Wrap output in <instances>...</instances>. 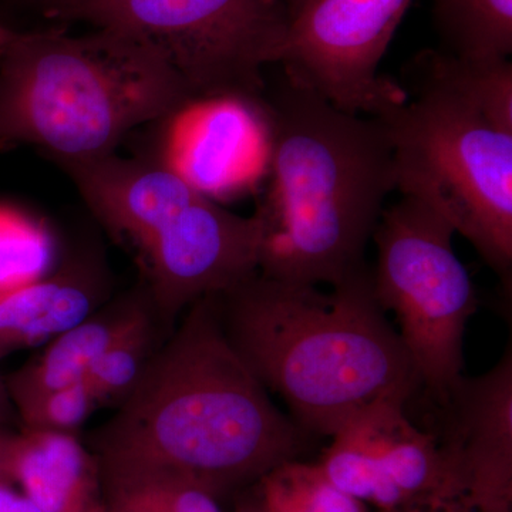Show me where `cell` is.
Masks as SVG:
<instances>
[{"label":"cell","mask_w":512,"mask_h":512,"mask_svg":"<svg viewBox=\"0 0 512 512\" xmlns=\"http://www.w3.org/2000/svg\"><path fill=\"white\" fill-rule=\"evenodd\" d=\"M116 409L90 434L101 478L167 474L220 498L298 460L305 443L229 345L212 295L184 312Z\"/></svg>","instance_id":"1"},{"label":"cell","mask_w":512,"mask_h":512,"mask_svg":"<svg viewBox=\"0 0 512 512\" xmlns=\"http://www.w3.org/2000/svg\"><path fill=\"white\" fill-rule=\"evenodd\" d=\"M212 299L229 345L303 431L335 436L380 404H407L421 387L367 265L330 292L258 271Z\"/></svg>","instance_id":"2"},{"label":"cell","mask_w":512,"mask_h":512,"mask_svg":"<svg viewBox=\"0 0 512 512\" xmlns=\"http://www.w3.org/2000/svg\"><path fill=\"white\" fill-rule=\"evenodd\" d=\"M269 153L259 272L336 286L365 266L384 201L396 190L393 147L377 117L348 113L282 73L254 106Z\"/></svg>","instance_id":"3"},{"label":"cell","mask_w":512,"mask_h":512,"mask_svg":"<svg viewBox=\"0 0 512 512\" xmlns=\"http://www.w3.org/2000/svg\"><path fill=\"white\" fill-rule=\"evenodd\" d=\"M191 101L154 47L119 30L18 32L0 53V148L36 147L55 163L116 154Z\"/></svg>","instance_id":"4"},{"label":"cell","mask_w":512,"mask_h":512,"mask_svg":"<svg viewBox=\"0 0 512 512\" xmlns=\"http://www.w3.org/2000/svg\"><path fill=\"white\" fill-rule=\"evenodd\" d=\"M56 164L101 227L136 256L168 333L192 303L259 271L261 218L228 211L156 158L116 153Z\"/></svg>","instance_id":"5"},{"label":"cell","mask_w":512,"mask_h":512,"mask_svg":"<svg viewBox=\"0 0 512 512\" xmlns=\"http://www.w3.org/2000/svg\"><path fill=\"white\" fill-rule=\"evenodd\" d=\"M413 76V97L377 116L392 141L396 190L446 218L510 289L512 126L485 109L441 50L420 53Z\"/></svg>","instance_id":"6"},{"label":"cell","mask_w":512,"mask_h":512,"mask_svg":"<svg viewBox=\"0 0 512 512\" xmlns=\"http://www.w3.org/2000/svg\"><path fill=\"white\" fill-rule=\"evenodd\" d=\"M70 20L119 30L154 47L192 100L252 106L291 28L282 0H89Z\"/></svg>","instance_id":"7"},{"label":"cell","mask_w":512,"mask_h":512,"mask_svg":"<svg viewBox=\"0 0 512 512\" xmlns=\"http://www.w3.org/2000/svg\"><path fill=\"white\" fill-rule=\"evenodd\" d=\"M454 228L426 202L406 197L384 208L373 234V292L392 312L421 387L443 393L463 376L464 333L477 309L473 279L457 258Z\"/></svg>","instance_id":"8"},{"label":"cell","mask_w":512,"mask_h":512,"mask_svg":"<svg viewBox=\"0 0 512 512\" xmlns=\"http://www.w3.org/2000/svg\"><path fill=\"white\" fill-rule=\"evenodd\" d=\"M412 0H313L292 20L279 66L298 86L348 113L377 117L407 100L404 87L380 76Z\"/></svg>","instance_id":"9"},{"label":"cell","mask_w":512,"mask_h":512,"mask_svg":"<svg viewBox=\"0 0 512 512\" xmlns=\"http://www.w3.org/2000/svg\"><path fill=\"white\" fill-rule=\"evenodd\" d=\"M433 397L443 410L440 433H430L446 467L444 512H512L511 349Z\"/></svg>","instance_id":"10"},{"label":"cell","mask_w":512,"mask_h":512,"mask_svg":"<svg viewBox=\"0 0 512 512\" xmlns=\"http://www.w3.org/2000/svg\"><path fill=\"white\" fill-rule=\"evenodd\" d=\"M110 274L99 252L70 255L50 274L0 295V360L40 348L109 301Z\"/></svg>","instance_id":"11"},{"label":"cell","mask_w":512,"mask_h":512,"mask_svg":"<svg viewBox=\"0 0 512 512\" xmlns=\"http://www.w3.org/2000/svg\"><path fill=\"white\" fill-rule=\"evenodd\" d=\"M406 404L386 403L343 427L369 456L383 484L409 510L444 512L446 467L436 437L414 426Z\"/></svg>","instance_id":"12"},{"label":"cell","mask_w":512,"mask_h":512,"mask_svg":"<svg viewBox=\"0 0 512 512\" xmlns=\"http://www.w3.org/2000/svg\"><path fill=\"white\" fill-rule=\"evenodd\" d=\"M154 312L146 286L109 299L72 329L50 340L43 352L6 380L13 407L25 406L50 390L86 379L94 363L128 329Z\"/></svg>","instance_id":"13"},{"label":"cell","mask_w":512,"mask_h":512,"mask_svg":"<svg viewBox=\"0 0 512 512\" xmlns=\"http://www.w3.org/2000/svg\"><path fill=\"white\" fill-rule=\"evenodd\" d=\"M8 470L43 512H106L99 463L76 434L20 430Z\"/></svg>","instance_id":"14"},{"label":"cell","mask_w":512,"mask_h":512,"mask_svg":"<svg viewBox=\"0 0 512 512\" xmlns=\"http://www.w3.org/2000/svg\"><path fill=\"white\" fill-rule=\"evenodd\" d=\"M441 52L458 59H510L512 0H433Z\"/></svg>","instance_id":"15"},{"label":"cell","mask_w":512,"mask_h":512,"mask_svg":"<svg viewBox=\"0 0 512 512\" xmlns=\"http://www.w3.org/2000/svg\"><path fill=\"white\" fill-rule=\"evenodd\" d=\"M168 335L156 312H151L100 356L84 379L99 407H117L126 399Z\"/></svg>","instance_id":"16"},{"label":"cell","mask_w":512,"mask_h":512,"mask_svg":"<svg viewBox=\"0 0 512 512\" xmlns=\"http://www.w3.org/2000/svg\"><path fill=\"white\" fill-rule=\"evenodd\" d=\"M107 512H222L218 498L167 474L101 478Z\"/></svg>","instance_id":"17"},{"label":"cell","mask_w":512,"mask_h":512,"mask_svg":"<svg viewBox=\"0 0 512 512\" xmlns=\"http://www.w3.org/2000/svg\"><path fill=\"white\" fill-rule=\"evenodd\" d=\"M258 485L264 512H369L365 503L330 484L316 463L286 461Z\"/></svg>","instance_id":"18"},{"label":"cell","mask_w":512,"mask_h":512,"mask_svg":"<svg viewBox=\"0 0 512 512\" xmlns=\"http://www.w3.org/2000/svg\"><path fill=\"white\" fill-rule=\"evenodd\" d=\"M55 242L45 225L0 205V295L18 291L53 271Z\"/></svg>","instance_id":"19"},{"label":"cell","mask_w":512,"mask_h":512,"mask_svg":"<svg viewBox=\"0 0 512 512\" xmlns=\"http://www.w3.org/2000/svg\"><path fill=\"white\" fill-rule=\"evenodd\" d=\"M99 409L86 380L50 390L16 409L23 430L74 434Z\"/></svg>","instance_id":"20"},{"label":"cell","mask_w":512,"mask_h":512,"mask_svg":"<svg viewBox=\"0 0 512 512\" xmlns=\"http://www.w3.org/2000/svg\"><path fill=\"white\" fill-rule=\"evenodd\" d=\"M0 512H43L25 494L19 493L12 484L0 483Z\"/></svg>","instance_id":"21"},{"label":"cell","mask_w":512,"mask_h":512,"mask_svg":"<svg viewBox=\"0 0 512 512\" xmlns=\"http://www.w3.org/2000/svg\"><path fill=\"white\" fill-rule=\"evenodd\" d=\"M45 10L52 18L70 20L77 9L86 5L89 0H32Z\"/></svg>","instance_id":"22"},{"label":"cell","mask_w":512,"mask_h":512,"mask_svg":"<svg viewBox=\"0 0 512 512\" xmlns=\"http://www.w3.org/2000/svg\"><path fill=\"white\" fill-rule=\"evenodd\" d=\"M16 431L9 430L8 427H0V483L12 484L9 477L8 460L9 448Z\"/></svg>","instance_id":"23"},{"label":"cell","mask_w":512,"mask_h":512,"mask_svg":"<svg viewBox=\"0 0 512 512\" xmlns=\"http://www.w3.org/2000/svg\"><path fill=\"white\" fill-rule=\"evenodd\" d=\"M16 412L10 400L6 380L0 376V427H8L10 421L15 419Z\"/></svg>","instance_id":"24"},{"label":"cell","mask_w":512,"mask_h":512,"mask_svg":"<svg viewBox=\"0 0 512 512\" xmlns=\"http://www.w3.org/2000/svg\"><path fill=\"white\" fill-rule=\"evenodd\" d=\"M285 3L286 9H288L289 16H291L292 20L298 18L299 15L308 8L309 5L313 2V0H282Z\"/></svg>","instance_id":"25"},{"label":"cell","mask_w":512,"mask_h":512,"mask_svg":"<svg viewBox=\"0 0 512 512\" xmlns=\"http://www.w3.org/2000/svg\"><path fill=\"white\" fill-rule=\"evenodd\" d=\"M16 33H18L16 30L6 28L5 25L0 23V53H2L3 49L9 45L10 40L16 36Z\"/></svg>","instance_id":"26"},{"label":"cell","mask_w":512,"mask_h":512,"mask_svg":"<svg viewBox=\"0 0 512 512\" xmlns=\"http://www.w3.org/2000/svg\"><path fill=\"white\" fill-rule=\"evenodd\" d=\"M238 512H264L262 511L261 505L255 508H244V510H239Z\"/></svg>","instance_id":"27"},{"label":"cell","mask_w":512,"mask_h":512,"mask_svg":"<svg viewBox=\"0 0 512 512\" xmlns=\"http://www.w3.org/2000/svg\"><path fill=\"white\" fill-rule=\"evenodd\" d=\"M409 512H429V511H423V510H414V511H409Z\"/></svg>","instance_id":"28"},{"label":"cell","mask_w":512,"mask_h":512,"mask_svg":"<svg viewBox=\"0 0 512 512\" xmlns=\"http://www.w3.org/2000/svg\"><path fill=\"white\" fill-rule=\"evenodd\" d=\"M107 512V511H106Z\"/></svg>","instance_id":"29"}]
</instances>
